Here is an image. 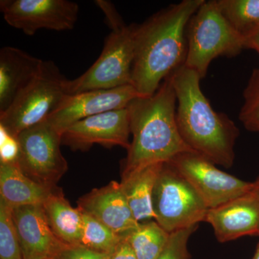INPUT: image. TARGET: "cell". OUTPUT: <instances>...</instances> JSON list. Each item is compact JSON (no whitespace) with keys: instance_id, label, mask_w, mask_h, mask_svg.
<instances>
[{"instance_id":"6da1fadb","label":"cell","mask_w":259,"mask_h":259,"mask_svg":"<svg viewBox=\"0 0 259 259\" xmlns=\"http://www.w3.org/2000/svg\"><path fill=\"white\" fill-rule=\"evenodd\" d=\"M204 0H183L137 25L132 85L141 97L151 96L161 83L185 64L186 31Z\"/></svg>"},{"instance_id":"7a4b0ae2","label":"cell","mask_w":259,"mask_h":259,"mask_svg":"<svg viewBox=\"0 0 259 259\" xmlns=\"http://www.w3.org/2000/svg\"><path fill=\"white\" fill-rule=\"evenodd\" d=\"M170 76L177 96V127L184 142L216 165L231 168L240 134L238 127L226 114L214 110L195 71L183 65Z\"/></svg>"},{"instance_id":"3957f363","label":"cell","mask_w":259,"mask_h":259,"mask_svg":"<svg viewBox=\"0 0 259 259\" xmlns=\"http://www.w3.org/2000/svg\"><path fill=\"white\" fill-rule=\"evenodd\" d=\"M177 96L171 76L151 96L139 97L127 107L132 141L122 165V176L143 167L166 163L180 153L193 151L177 127Z\"/></svg>"},{"instance_id":"277c9868","label":"cell","mask_w":259,"mask_h":259,"mask_svg":"<svg viewBox=\"0 0 259 259\" xmlns=\"http://www.w3.org/2000/svg\"><path fill=\"white\" fill-rule=\"evenodd\" d=\"M185 66L201 79L209 65L220 56L234 57L245 49V39L227 21L215 0L204 1L187 25Z\"/></svg>"},{"instance_id":"5b68a950","label":"cell","mask_w":259,"mask_h":259,"mask_svg":"<svg viewBox=\"0 0 259 259\" xmlns=\"http://www.w3.org/2000/svg\"><path fill=\"white\" fill-rule=\"evenodd\" d=\"M68 82L54 61H44L37 76L0 113V128L16 139L22 131L47 120L69 96Z\"/></svg>"},{"instance_id":"8992f818","label":"cell","mask_w":259,"mask_h":259,"mask_svg":"<svg viewBox=\"0 0 259 259\" xmlns=\"http://www.w3.org/2000/svg\"><path fill=\"white\" fill-rule=\"evenodd\" d=\"M100 57L79 77L69 80V95L132 85V68L137 25L112 27Z\"/></svg>"},{"instance_id":"52a82bcc","label":"cell","mask_w":259,"mask_h":259,"mask_svg":"<svg viewBox=\"0 0 259 259\" xmlns=\"http://www.w3.org/2000/svg\"><path fill=\"white\" fill-rule=\"evenodd\" d=\"M154 221L168 233L198 226L209 208L171 163L162 165L152 194Z\"/></svg>"},{"instance_id":"ba28073f","label":"cell","mask_w":259,"mask_h":259,"mask_svg":"<svg viewBox=\"0 0 259 259\" xmlns=\"http://www.w3.org/2000/svg\"><path fill=\"white\" fill-rule=\"evenodd\" d=\"M20 169L40 185L56 187L68 171L61 151V134L47 120L22 131L17 136Z\"/></svg>"},{"instance_id":"9c48e42d","label":"cell","mask_w":259,"mask_h":259,"mask_svg":"<svg viewBox=\"0 0 259 259\" xmlns=\"http://www.w3.org/2000/svg\"><path fill=\"white\" fill-rule=\"evenodd\" d=\"M197 191L209 209L249 193L253 182L223 171L215 163L194 151L180 153L168 162Z\"/></svg>"},{"instance_id":"30bf717a","label":"cell","mask_w":259,"mask_h":259,"mask_svg":"<svg viewBox=\"0 0 259 259\" xmlns=\"http://www.w3.org/2000/svg\"><path fill=\"white\" fill-rule=\"evenodd\" d=\"M0 11L10 26L33 35L40 29L72 30L79 7L68 0H1Z\"/></svg>"},{"instance_id":"8fae6325","label":"cell","mask_w":259,"mask_h":259,"mask_svg":"<svg viewBox=\"0 0 259 259\" xmlns=\"http://www.w3.org/2000/svg\"><path fill=\"white\" fill-rule=\"evenodd\" d=\"M131 132L127 107L87 117L75 122L61 134V144L73 151H87L94 144L128 149Z\"/></svg>"},{"instance_id":"7c38bea8","label":"cell","mask_w":259,"mask_h":259,"mask_svg":"<svg viewBox=\"0 0 259 259\" xmlns=\"http://www.w3.org/2000/svg\"><path fill=\"white\" fill-rule=\"evenodd\" d=\"M141 97L133 85L110 90H97L69 95L47 119L61 134L75 122L111 110L126 108Z\"/></svg>"},{"instance_id":"4fadbf2b","label":"cell","mask_w":259,"mask_h":259,"mask_svg":"<svg viewBox=\"0 0 259 259\" xmlns=\"http://www.w3.org/2000/svg\"><path fill=\"white\" fill-rule=\"evenodd\" d=\"M77 205L81 212L96 218L124 238L140 224L130 207L120 182L112 181L105 187L94 189L79 198Z\"/></svg>"},{"instance_id":"5bb4252c","label":"cell","mask_w":259,"mask_h":259,"mask_svg":"<svg viewBox=\"0 0 259 259\" xmlns=\"http://www.w3.org/2000/svg\"><path fill=\"white\" fill-rule=\"evenodd\" d=\"M12 214L24 259L53 258L66 245L51 230L42 204L16 207Z\"/></svg>"},{"instance_id":"9a60e30c","label":"cell","mask_w":259,"mask_h":259,"mask_svg":"<svg viewBox=\"0 0 259 259\" xmlns=\"http://www.w3.org/2000/svg\"><path fill=\"white\" fill-rule=\"evenodd\" d=\"M204 222L221 243L247 236H259V199L253 192L209 209Z\"/></svg>"},{"instance_id":"2e32d148","label":"cell","mask_w":259,"mask_h":259,"mask_svg":"<svg viewBox=\"0 0 259 259\" xmlns=\"http://www.w3.org/2000/svg\"><path fill=\"white\" fill-rule=\"evenodd\" d=\"M44 61L17 48L0 50V113L12 105L41 69Z\"/></svg>"},{"instance_id":"e0dca14e","label":"cell","mask_w":259,"mask_h":259,"mask_svg":"<svg viewBox=\"0 0 259 259\" xmlns=\"http://www.w3.org/2000/svg\"><path fill=\"white\" fill-rule=\"evenodd\" d=\"M55 187L32 180L20 169L17 162L0 163V199L11 208L42 204Z\"/></svg>"},{"instance_id":"ac0fdd59","label":"cell","mask_w":259,"mask_h":259,"mask_svg":"<svg viewBox=\"0 0 259 259\" xmlns=\"http://www.w3.org/2000/svg\"><path fill=\"white\" fill-rule=\"evenodd\" d=\"M42 207L49 226L58 239L66 245H81L82 212L70 204L61 188L56 187L54 189Z\"/></svg>"},{"instance_id":"d6986e66","label":"cell","mask_w":259,"mask_h":259,"mask_svg":"<svg viewBox=\"0 0 259 259\" xmlns=\"http://www.w3.org/2000/svg\"><path fill=\"white\" fill-rule=\"evenodd\" d=\"M163 163L143 167L122 176L121 186L134 217L139 223L154 219L153 190Z\"/></svg>"},{"instance_id":"ffe728a7","label":"cell","mask_w":259,"mask_h":259,"mask_svg":"<svg viewBox=\"0 0 259 259\" xmlns=\"http://www.w3.org/2000/svg\"><path fill=\"white\" fill-rule=\"evenodd\" d=\"M171 234L155 221L140 223L125 237L138 259H157L166 248Z\"/></svg>"},{"instance_id":"44dd1931","label":"cell","mask_w":259,"mask_h":259,"mask_svg":"<svg viewBox=\"0 0 259 259\" xmlns=\"http://www.w3.org/2000/svg\"><path fill=\"white\" fill-rule=\"evenodd\" d=\"M232 28L245 39L259 29V0H215Z\"/></svg>"},{"instance_id":"7402d4cb","label":"cell","mask_w":259,"mask_h":259,"mask_svg":"<svg viewBox=\"0 0 259 259\" xmlns=\"http://www.w3.org/2000/svg\"><path fill=\"white\" fill-rule=\"evenodd\" d=\"M83 234L81 245L100 253L110 254L124 237L117 234L90 214L82 212Z\"/></svg>"},{"instance_id":"603a6c76","label":"cell","mask_w":259,"mask_h":259,"mask_svg":"<svg viewBox=\"0 0 259 259\" xmlns=\"http://www.w3.org/2000/svg\"><path fill=\"white\" fill-rule=\"evenodd\" d=\"M12 211L0 199V259H24Z\"/></svg>"},{"instance_id":"cb8c5ba5","label":"cell","mask_w":259,"mask_h":259,"mask_svg":"<svg viewBox=\"0 0 259 259\" xmlns=\"http://www.w3.org/2000/svg\"><path fill=\"white\" fill-rule=\"evenodd\" d=\"M243 102L239 113V120L245 128L259 133V70L252 73L243 93Z\"/></svg>"},{"instance_id":"d4e9b609","label":"cell","mask_w":259,"mask_h":259,"mask_svg":"<svg viewBox=\"0 0 259 259\" xmlns=\"http://www.w3.org/2000/svg\"><path fill=\"white\" fill-rule=\"evenodd\" d=\"M197 228L198 226L191 227L171 233L166 248L157 259H190L189 239Z\"/></svg>"},{"instance_id":"484cf974","label":"cell","mask_w":259,"mask_h":259,"mask_svg":"<svg viewBox=\"0 0 259 259\" xmlns=\"http://www.w3.org/2000/svg\"><path fill=\"white\" fill-rule=\"evenodd\" d=\"M53 259H109V254L95 251L81 245H66Z\"/></svg>"},{"instance_id":"4316f807","label":"cell","mask_w":259,"mask_h":259,"mask_svg":"<svg viewBox=\"0 0 259 259\" xmlns=\"http://www.w3.org/2000/svg\"><path fill=\"white\" fill-rule=\"evenodd\" d=\"M1 133V148L0 163L16 162L18 156V144L17 139L10 136L4 130L0 128Z\"/></svg>"},{"instance_id":"83f0119b","label":"cell","mask_w":259,"mask_h":259,"mask_svg":"<svg viewBox=\"0 0 259 259\" xmlns=\"http://www.w3.org/2000/svg\"><path fill=\"white\" fill-rule=\"evenodd\" d=\"M109 259H138L132 247L125 238L121 241L115 249L109 254Z\"/></svg>"},{"instance_id":"f1b7e54d","label":"cell","mask_w":259,"mask_h":259,"mask_svg":"<svg viewBox=\"0 0 259 259\" xmlns=\"http://www.w3.org/2000/svg\"><path fill=\"white\" fill-rule=\"evenodd\" d=\"M245 49H253L259 55V29L245 39ZM259 70V69H258Z\"/></svg>"},{"instance_id":"f546056e","label":"cell","mask_w":259,"mask_h":259,"mask_svg":"<svg viewBox=\"0 0 259 259\" xmlns=\"http://www.w3.org/2000/svg\"><path fill=\"white\" fill-rule=\"evenodd\" d=\"M253 194L256 196L257 198L259 199V176L258 179L253 182V188L252 190Z\"/></svg>"},{"instance_id":"4dcf8cb0","label":"cell","mask_w":259,"mask_h":259,"mask_svg":"<svg viewBox=\"0 0 259 259\" xmlns=\"http://www.w3.org/2000/svg\"><path fill=\"white\" fill-rule=\"evenodd\" d=\"M252 259H259V243L258 245H257L256 250H255V253L254 255H253V258Z\"/></svg>"},{"instance_id":"1f68e13d","label":"cell","mask_w":259,"mask_h":259,"mask_svg":"<svg viewBox=\"0 0 259 259\" xmlns=\"http://www.w3.org/2000/svg\"><path fill=\"white\" fill-rule=\"evenodd\" d=\"M47 259H53V258H47Z\"/></svg>"}]
</instances>
